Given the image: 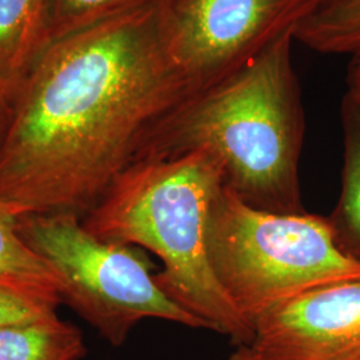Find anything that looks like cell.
Returning <instances> with one entry per match:
<instances>
[{"instance_id": "cell-1", "label": "cell", "mask_w": 360, "mask_h": 360, "mask_svg": "<svg viewBox=\"0 0 360 360\" xmlns=\"http://www.w3.org/2000/svg\"><path fill=\"white\" fill-rule=\"evenodd\" d=\"M191 96L154 1L53 41L13 102L0 200L22 215L84 218Z\"/></svg>"}, {"instance_id": "cell-2", "label": "cell", "mask_w": 360, "mask_h": 360, "mask_svg": "<svg viewBox=\"0 0 360 360\" xmlns=\"http://www.w3.org/2000/svg\"><path fill=\"white\" fill-rule=\"evenodd\" d=\"M294 31L180 104L155 129L136 163L206 151L220 168L223 186L247 206L283 215L306 212Z\"/></svg>"}, {"instance_id": "cell-3", "label": "cell", "mask_w": 360, "mask_h": 360, "mask_svg": "<svg viewBox=\"0 0 360 360\" xmlns=\"http://www.w3.org/2000/svg\"><path fill=\"white\" fill-rule=\"evenodd\" d=\"M223 187L206 151L143 160L126 169L82 219L96 238L148 250L162 262L160 290L207 330L250 346L254 330L224 294L208 257L207 226Z\"/></svg>"}, {"instance_id": "cell-4", "label": "cell", "mask_w": 360, "mask_h": 360, "mask_svg": "<svg viewBox=\"0 0 360 360\" xmlns=\"http://www.w3.org/2000/svg\"><path fill=\"white\" fill-rule=\"evenodd\" d=\"M207 245L219 285L252 330L288 300L360 279V262L339 248L330 219L257 210L224 186L210 211Z\"/></svg>"}, {"instance_id": "cell-5", "label": "cell", "mask_w": 360, "mask_h": 360, "mask_svg": "<svg viewBox=\"0 0 360 360\" xmlns=\"http://www.w3.org/2000/svg\"><path fill=\"white\" fill-rule=\"evenodd\" d=\"M19 231L60 283V297L114 347L144 319L207 330L155 281V264L139 247L105 242L68 214H25Z\"/></svg>"}, {"instance_id": "cell-6", "label": "cell", "mask_w": 360, "mask_h": 360, "mask_svg": "<svg viewBox=\"0 0 360 360\" xmlns=\"http://www.w3.org/2000/svg\"><path fill=\"white\" fill-rule=\"evenodd\" d=\"M322 0H154L169 59L193 95L295 30Z\"/></svg>"}, {"instance_id": "cell-7", "label": "cell", "mask_w": 360, "mask_h": 360, "mask_svg": "<svg viewBox=\"0 0 360 360\" xmlns=\"http://www.w3.org/2000/svg\"><path fill=\"white\" fill-rule=\"evenodd\" d=\"M250 346L269 360H360V279L266 312L254 323Z\"/></svg>"}, {"instance_id": "cell-8", "label": "cell", "mask_w": 360, "mask_h": 360, "mask_svg": "<svg viewBox=\"0 0 360 360\" xmlns=\"http://www.w3.org/2000/svg\"><path fill=\"white\" fill-rule=\"evenodd\" d=\"M50 0H0V95L13 105L50 46Z\"/></svg>"}, {"instance_id": "cell-9", "label": "cell", "mask_w": 360, "mask_h": 360, "mask_svg": "<svg viewBox=\"0 0 360 360\" xmlns=\"http://www.w3.org/2000/svg\"><path fill=\"white\" fill-rule=\"evenodd\" d=\"M22 214L0 200V287L53 306L62 303L60 283L19 231Z\"/></svg>"}, {"instance_id": "cell-10", "label": "cell", "mask_w": 360, "mask_h": 360, "mask_svg": "<svg viewBox=\"0 0 360 360\" xmlns=\"http://www.w3.org/2000/svg\"><path fill=\"white\" fill-rule=\"evenodd\" d=\"M343 169L338 203L328 217L339 248L360 262V105L347 95L342 103Z\"/></svg>"}, {"instance_id": "cell-11", "label": "cell", "mask_w": 360, "mask_h": 360, "mask_svg": "<svg viewBox=\"0 0 360 360\" xmlns=\"http://www.w3.org/2000/svg\"><path fill=\"white\" fill-rule=\"evenodd\" d=\"M83 335L56 316L0 328V360H80Z\"/></svg>"}, {"instance_id": "cell-12", "label": "cell", "mask_w": 360, "mask_h": 360, "mask_svg": "<svg viewBox=\"0 0 360 360\" xmlns=\"http://www.w3.org/2000/svg\"><path fill=\"white\" fill-rule=\"evenodd\" d=\"M294 38L323 53L360 51V0H323L296 26Z\"/></svg>"}, {"instance_id": "cell-13", "label": "cell", "mask_w": 360, "mask_h": 360, "mask_svg": "<svg viewBox=\"0 0 360 360\" xmlns=\"http://www.w3.org/2000/svg\"><path fill=\"white\" fill-rule=\"evenodd\" d=\"M154 0H50V44L116 16L135 11Z\"/></svg>"}, {"instance_id": "cell-14", "label": "cell", "mask_w": 360, "mask_h": 360, "mask_svg": "<svg viewBox=\"0 0 360 360\" xmlns=\"http://www.w3.org/2000/svg\"><path fill=\"white\" fill-rule=\"evenodd\" d=\"M51 303L0 287V328L56 316Z\"/></svg>"}, {"instance_id": "cell-15", "label": "cell", "mask_w": 360, "mask_h": 360, "mask_svg": "<svg viewBox=\"0 0 360 360\" xmlns=\"http://www.w3.org/2000/svg\"><path fill=\"white\" fill-rule=\"evenodd\" d=\"M346 95L360 105V51L354 53L351 65L348 67Z\"/></svg>"}, {"instance_id": "cell-16", "label": "cell", "mask_w": 360, "mask_h": 360, "mask_svg": "<svg viewBox=\"0 0 360 360\" xmlns=\"http://www.w3.org/2000/svg\"><path fill=\"white\" fill-rule=\"evenodd\" d=\"M13 115V105L0 95V148L4 143Z\"/></svg>"}, {"instance_id": "cell-17", "label": "cell", "mask_w": 360, "mask_h": 360, "mask_svg": "<svg viewBox=\"0 0 360 360\" xmlns=\"http://www.w3.org/2000/svg\"><path fill=\"white\" fill-rule=\"evenodd\" d=\"M226 360H269L262 356L251 346H238Z\"/></svg>"}, {"instance_id": "cell-18", "label": "cell", "mask_w": 360, "mask_h": 360, "mask_svg": "<svg viewBox=\"0 0 360 360\" xmlns=\"http://www.w3.org/2000/svg\"><path fill=\"white\" fill-rule=\"evenodd\" d=\"M322 1H323V0H322Z\"/></svg>"}]
</instances>
